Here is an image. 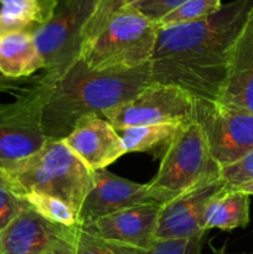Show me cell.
Masks as SVG:
<instances>
[{
  "mask_svg": "<svg viewBox=\"0 0 253 254\" xmlns=\"http://www.w3.org/2000/svg\"><path fill=\"white\" fill-rule=\"evenodd\" d=\"M223 186L225 183L220 174L208 176L193 188L161 205L156 222L155 241L183 240L207 232L202 226L206 205L222 190Z\"/></svg>",
  "mask_w": 253,
  "mask_h": 254,
  "instance_id": "10",
  "label": "cell"
},
{
  "mask_svg": "<svg viewBox=\"0 0 253 254\" xmlns=\"http://www.w3.org/2000/svg\"><path fill=\"white\" fill-rule=\"evenodd\" d=\"M195 99L183 89L150 82L133 98L103 113L117 130L153 124H183L193 118Z\"/></svg>",
  "mask_w": 253,
  "mask_h": 254,
  "instance_id": "9",
  "label": "cell"
},
{
  "mask_svg": "<svg viewBox=\"0 0 253 254\" xmlns=\"http://www.w3.org/2000/svg\"><path fill=\"white\" fill-rule=\"evenodd\" d=\"M44 69L34 35L27 31L0 35V73L10 78H26Z\"/></svg>",
  "mask_w": 253,
  "mask_h": 254,
  "instance_id": "16",
  "label": "cell"
},
{
  "mask_svg": "<svg viewBox=\"0 0 253 254\" xmlns=\"http://www.w3.org/2000/svg\"><path fill=\"white\" fill-rule=\"evenodd\" d=\"M207 232L200 233L183 240L155 241L144 254H202L203 246L207 242Z\"/></svg>",
  "mask_w": 253,
  "mask_h": 254,
  "instance_id": "24",
  "label": "cell"
},
{
  "mask_svg": "<svg viewBox=\"0 0 253 254\" xmlns=\"http://www.w3.org/2000/svg\"><path fill=\"white\" fill-rule=\"evenodd\" d=\"M42 254H74V232L73 236L63 238Z\"/></svg>",
  "mask_w": 253,
  "mask_h": 254,
  "instance_id": "28",
  "label": "cell"
},
{
  "mask_svg": "<svg viewBox=\"0 0 253 254\" xmlns=\"http://www.w3.org/2000/svg\"><path fill=\"white\" fill-rule=\"evenodd\" d=\"M0 35L34 34L51 17L57 0H0Z\"/></svg>",
  "mask_w": 253,
  "mask_h": 254,
  "instance_id": "18",
  "label": "cell"
},
{
  "mask_svg": "<svg viewBox=\"0 0 253 254\" xmlns=\"http://www.w3.org/2000/svg\"><path fill=\"white\" fill-rule=\"evenodd\" d=\"M225 186L223 190L232 191L253 180V150L236 163L223 166L220 170Z\"/></svg>",
  "mask_w": 253,
  "mask_h": 254,
  "instance_id": "25",
  "label": "cell"
},
{
  "mask_svg": "<svg viewBox=\"0 0 253 254\" xmlns=\"http://www.w3.org/2000/svg\"><path fill=\"white\" fill-rule=\"evenodd\" d=\"M183 124L164 123L130 127L117 131L121 135L122 145L126 154L146 153L161 160Z\"/></svg>",
  "mask_w": 253,
  "mask_h": 254,
  "instance_id": "19",
  "label": "cell"
},
{
  "mask_svg": "<svg viewBox=\"0 0 253 254\" xmlns=\"http://www.w3.org/2000/svg\"><path fill=\"white\" fill-rule=\"evenodd\" d=\"M221 6L222 0H189L156 22V26L166 27L198 21L212 15Z\"/></svg>",
  "mask_w": 253,
  "mask_h": 254,
  "instance_id": "21",
  "label": "cell"
},
{
  "mask_svg": "<svg viewBox=\"0 0 253 254\" xmlns=\"http://www.w3.org/2000/svg\"><path fill=\"white\" fill-rule=\"evenodd\" d=\"M17 190L61 198L78 215L93 184V170L74 155L63 141H47L34 155L0 166Z\"/></svg>",
  "mask_w": 253,
  "mask_h": 254,
  "instance_id": "4",
  "label": "cell"
},
{
  "mask_svg": "<svg viewBox=\"0 0 253 254\" xmlns=\"http://www.w3.org/2000/svg\"><path fill=\"white\" fill-rule=\"evenodd\" d=\"M252 7L253 0H233L198 21L158 27L151 82L178 87L193 99L217 101L231 49Z\"/></svg>",
  "mask_w": 253,
  "mask_h": 254,
  "instance_id": "1",
  "label": "cell"
},
{
  "mask_svg": "<svg viewBox=\"0 0 253 254\" xmlns=\"http://www.w3.org/2000/svg\"><path fill=\"white\" fill-rule=\"evenodd\" d=\"M0 254H2V251H1V246H0Z\"/></svg>",
  "mask_w": 253,
  "mask_h": 254,
  "instance_id": "32",
  "label": "cell"
},
{
  "mask_svg": "<svg viewBox=\"0 0 253 254\" xmlns=\"http://www.w3.org/2000/svg\"><path fill=\"white\" fill-rule=\"evenodd\" d=\"M189 0H138L130 4L153 22H158Z\"/></svg>",
  "mask_w": 253,
  "mask_h": 254,
  "instance_id": "26",
  "label": "cell"
},
{
  "mask_svg": "<svg viewBox=\"0 0 253 254\" xmlns=\"http://www.w3.org/2000/svg\"><path fill=\"white\" fill-rule=\"evenodd\" d=\"M151 82L149 64L126 72H93L81 60L55 79H44L41 122L49 141L63 140L81 119L133 98ZM104 118V117H103Z\"/></svg>",
  "mask_w": 253,
  "mask_h": 254,
  "instance_id": "2",
  "label": "cell"
},
{
  "mask_svg": "<svg viewBox=\"0 0 253 254\" xmlns=\"http://www.w3.org/2000/svg\"><path fill=\"white\" fill-rule=\"evenodd\" d=\"M24 197L27 205L46 220L64 227H74L78 225L77 212L61 198L37 192L25 193Z\"/></svg>",
  "mask_w": 253,
  "mask_h": 254,
  "instance_id": "20",
  "label": "cell"
},
{
  "mask_svg": "<svg viewBox=\"0 0 253 254\" xmlns=\"http://www.w3.org/2000/svg\"><path fill=\"white\" fill-rule=\"evenodd\" d=\"M0 104V166L24 160L41 150L47 140L41 122L42 87L37 81Z\"/></svg>",
  "mask_w": 253,
  "mask_h": 254,
  "instance_id": "7",
  "label": "cell"
},
{
  "mask_svg": "<svg viewBox=\"0 0 253 254\" xmlns=\"http://www.w3.org/2000/svg\"><path fill=\"white\" fill-rule=\"evenodd\" d=\"M160 207L158 203L133 206L81 226L109 242L145 252L155 242Z\"/></svg>",
  "mask_w": 253,
  "mask_h": 254,
  "instance_id": "12",
  "label": "cell"
},
{
  "mask_svg": "<svg viewBox=\"0 0 253 254\" xmlns=\"http://www.w3.org/2000/svg\"><path fill=\"white\" fill-rule=\"evenodd\" d=\"M193 119L200 124L212 159L220 168L253 150V113L218 101L195 99Z\"/></svg>",
  "mask_w": 253,
  "mask_h": 254,
  "instance_id": "8",
  "label": "cell"
},
{
  "mask_svg": "<svg viewBox=\"0 0 253 254\" xmlns=\"http://www.w3.org/2000/svg\"><path fill=\"white\" fill-rule=\"evenodd\" d=\"M251 196L241 191L221 190L207 202L203 212V230L233 231L250 225Z\"/></svg>",
  "mask_w": 253,
  "mask_h": 254,
  "instance_id": "17",
  "label": "cell"
},
{
  "mask_svg": "<svg viewBox=\"0 0 253 254\" xmlns=\"http://www.w3.org/2000/svg\"><path fill=\"white\" fill-rule=\"evenodd\" d=\"M156 35L155 22L131 5L109 12L97 10L87 27L79 60L93 72L130 71L149 64Z\"/></svg>",
  "mask_w": 253,
  "mask_h": 254,
  "instance_id": "3",
  "label": "cell"
},
{
  "mask_svg": "<svg viewBox=\"0 0 253 254\" xmlns=\"http://www.w3.org/2000/svg\"><path fill=\"white\" fill-rule=\"evenodd\" d=\"M74 254H144L143 251L109 242L84 230L81 225L74 227Z\"/></svg>",
  "mask_w": 253,
  "mask_h": 254,
  "instance_id": "22",
  "label": "cell"
},
{
  "mask_svg": "<svg viewBox=\"0 0 253 254\" xmlns=\"http://www.w3.org/2000/svg\"><path fill=\"white\" fill-rule=\"evenodd\" d=\"M220 170L200 124L192 118L180 127L161 158L158 173L148 184L156 203L161 206Z\"/></svg>",
  "mask_w": 253,
  "mask_h": 254,
  "instance_id": "5",
  "label": "cell"
},
{
  "mask_svg": "<svg viewBox=\"0 0 253 254\" xmlns=\"http://www.w3.org/2000/svg\"><path fill=\"white\" fill-rule=\"evenodd\" d=\"M237 191H241V192H245L247 193L248 196H253V180L252 181H248V183L243 184L242 186L236 189Z\"/></svg>",
  "mask_w": 253,
  "mask_h": 254,
  "instance_id": "29",
  "label": "cell"
},
{
  "mask_svg": "<svg viewBox=\"0 0 253 254\" xmlns=\"http://www.w3.org/2000/svg\"><path fill=\"white\" fill-rule=\"evenodd\" d=\"M218 102L253 113V7L231 49Z\"/></svg>",
  "mask_w": 253,
  "mask_h": 254,
  "instance_id": "15",
  "label": "cell"
},
{
  "mask_svg": "<svg viewBox=\"0 0 253 254\" xmlns=\"http://www.w3.org/2000/svg\"><path fill=\"white\" fill-rule=\"evenodd\" d=\"M27 206L24 195L17 190L5 171L0 169V233Z\"/></svg>",
  "mask_w": 253,
  "mask_h": 254,
  "instance_id": "23",
  "label": "cell"
},
{
  "mask_svg": "<svg viewBox=\"0 0 253 254\" xmlns=\"http://www.w3.org/2000/svg\"><path fill=\"white\" fill-rule=\"evenodd\" d=\"M37 77H39V74L36 77H26V78L15 79L0 73V93H12L15 96L19 92L24 91L26 87L34 84L37 81Z\"/></svg>",
  "mask_w": 253,
  "mask_h": 254,
  "instance_id": "27",
  "label": "cell"
},
{
  "mask_svg": "<svg viewBox=\"0 0 253 254\" xmlns=\"http://www.w3.org/2000/svg\"><path fill=\"white\" fill-rule=\"evenodd\" d=\"M62 141L93 171L107 169L126 155L117 129L99 116L81 119Z\"/></svg>",
  "mask_w": 253,
  "mask_h": 254,
  "instance_id": "13",
  "label": "cell"
},
{
  "mask_svg": "<svg viewBox=\"0 0 253 254\" xmlns=\"http://www.w3.org/2000/svg\"><path fill=\"white\" fill-rule=\"evenodd\" d=\"M210 247H211V250H212V254H228L227 252H226V245L223 246V247L218 248V250H217V248L213 247L212 245H210Z\"/></svg>",
  "mask_w": 253,
  "mask_h": 254,
  "instance_id": "30",
  "label": "cell"
},
{
  "mask_svg": "<svg viewBox=\"0 0 253 254\" xmlns=\"http://www.w3.org/2000/svg\"><path fill=\"white\" fill-rule=\"evenodd\" d=\"M135 1H138V0H121L122 5H130Z\"/></svg>",
  "mask_w": 253,
  "mask_h": 254,
  "instance_id": "31",
  "label": "cell"
},
{
  "mask_svg": "<svg viewBox=\"0 0 253 254\" xmlns=\"http://www.w3.org/2000/svg\"><path fill=\"white\" fill-rule=\"evenodd\" d=\"M144 203H156L149 184L121 178L107 169L94 170L92 188L78 212V225Z\"/></svg>",
  "mask_w": 253,
  "mask_h": 254,
  "instance_id": "11",
  "label": "cell"
},
{
  "mask_svg": "<svg viewBox=\"0 0 253 254\" xmlns=\"http://www.w3.org/2000/svg\"><path fill=\"white\" fill-rule=\"evenodd\" d=\"M74 227L51 222L27 206L0 233L2 254H42L73 236Z\"/></svg>",
  "mask_w": 253,
  "mask_h": 254,
  "instance_id": "14",
  "label": "cell"
},
{
  "mask_svg": "<svg viewBox=\"0 0 253 254\" xmlns=\"http://www.w3.org/2000/svg\"><path fill=\"white\" fill-rule=\"evenodd\" d=\"M101 0H57L51 17L34 32L44 61L41 77L55 79L81 57L84 35Z\"/></svg>",
  "mask_w": 253,
  "mask_h": 254,
  "instance_id": "6",
  "label": "cell"
}]
</instances>
